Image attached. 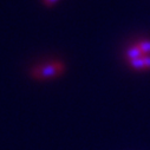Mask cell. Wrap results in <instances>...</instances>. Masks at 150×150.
Instances as JSON below:
<instances>
[{
    "label": "cell",
    "mask_w": 150,
    "mask_h": 150,
    "mask_svg": "<svg viewBox=\"0 0 150 150\" xmlns=\"http://www.w3.org/2000/svg\"><path fill=\"white\" fill-rule=\"evenodd\" d=\"M56 1V0H45V3L47 4V5H51V4H53Z\"/></svg>",
    "instance_id": "6"
},
{
    "label": "cell",
    "mask_w": 150,
    "mask_h": 150,
    "mask_svg": "<svg viewBox=\"0 0 150 150\" xmlns=\"http://www.w3.org/2000/svg\"><path fill=\"white\" fill-rule=\"evenodd\" d=\"M130 66H131L132 69H135V70H144V69H145L144 57H141V58L130 60Z\"/></svg>",
    "instance_id": "3"
},
{
    "label": "cell",
    "mask_w": 150,
    "mask_h": 150,
    "mask_svg": "<svg viewBox=\"0 0 150 150\" xmlns=\"http://www.w3.org/2000/svg\"><path fill=\"white\" fill-rule=\"evenodd\" d=\"M144 64L145 69H150V56H144Z\"/></svg>",
    "instance_id": "5"
},
{
    "label": "cell",
    "mask_w": 150,
    "mask_h": 150,
    "mask_svg": "<svg viewBox=\"0 0 150 150\" xmlns=\"http://www.w3.org/2000/svg\"><path fill=\"white\" fill-rule=\"evenodd\" d=\"M141 57H144V56H143V53H142V51H141V49L138 47L137 44L134 45V46H131L130 49H128V51H127V58L129 60L137 59V58H141Z\"/></svg>",
    "instance_id": "2"
},
{
    "label": "cell",
    "mask_w": 150,
    "mask_h": 150,
    "mask_svg": "<svg viewBox=\"0 0 150 150\" xmlns=\"http://www.w3.org/2000/svg\"><path fill=\"white\" fill-rule=\"evenodd\" d=\"M63 66L60 64H50V65H46L44 66L42 70H40V77H45V78H49V77H53V76H57V74L62 71Z\"/></svg>",
    "instance_id": "1"
},
{
    "label": "cell",
    "mask_w": 150,
    "mask_h": 150,
    "mask_svg": "<svg viewBox=\"0 0 150 150\" xmlns=\"http://www.w3.org/2000/svg\"><path fill=\"white\" fill-rule=\"evenodd\" d=\"M137 45H138V47L141 49L143 56H144V54H145V56H150V40H142V42H139Z\"/></svg>",
    "instance_id": "4"
}]
</instances>
